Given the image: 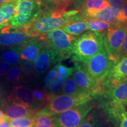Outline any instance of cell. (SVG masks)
Returning <instances> with one entry per match:
<instances>
[{"label": "cell", "mask_w": 127, "mask_h": 127, "mask_svg": "<svg viewBox=\"0 0 127 127\" xmlns=\"http://www.w3.org/2000/svg\"><path fill=\"white\" fill-rule=\"evenodd\" d=\"M82 18L85 17L77 9L63 12L54 8H46L42 9L38 17L23 30L30 38H38Z\"/></svg>", "instance_id": "6da1fadb"}, {"label": "cell", "mask_w": 127, "mask_h": 127, "mask_svg": "<svg viewBox=\"0 0 127 127\" xmlns=\"http://www.w3.org/2000/svg\"><path fill=\"white\" fill-rule=\"evenodd\" d=\"M96 98L108 120L117 115L127 106V78L109 87Z\"/></svg>", "instance_id": "7a4b0ae2"}, {"label": "cell", "mask_w": 127, "mask_h": 127, "mask_svg": "<svg viewBox=\"0 0 127 127\" xmlns=\"http://www.w3.org/2000/svg\"><path fill=\"white\" fill-rule=\"evenodd\" d=\"M104 33L88 31L77 36L73 43L71 57L77 63L85 64L104 48Z\"/></svg>", "instance_id": "3957f363"}, {"label": "cell", "mask_w": 127, "mask_h": 127, "mask_svg": "<svg viewBox=\"0 0 127 127\" xmlns=\"http://www.w3.org/2000/svg\"><path fill=\"white\" fill-rule=\"evenodd\" d=\"M94 98L93 95L87 93L76 95L54 94L48 102L39 109L36 114L52 116L90 102Z\"/></svg>", "instance_id": "277c9868"}, {"label": "cell", "mask_w": 127, "mask_h": 127, "mask_svg": "<svg viewBox=\"0 0 127 127\" xmlns=\"http://www.w3.org/2000/svg\"><path fill=\"white\" fill-rule=\"evenodd\" d=\"M42 2L17 0L9 26L12 29H23L33 22L42 11Z\"/></svg>", "instance_id": "5b68a950"}, {"label": "cell", "mask_w": 127, "mask_h": 127, "mask_svg": "<svg viewBox=\"0 0 127 127\" xmlns=\"http://www.w3.org/2000/svg\"><path fill=\"white\" fill-rule=\"evenodd\" d=\"M76 38L59 28L42 35L38 38L43 42L44 47L58 52L65 60L71 57L72 45Z\"/></svg>", "instance_id": "8992f818"}, {"label": "cell", "mask_w": 127, "mask_h": 127, "mask_svg": "<svg viewBox=\"0 0 127 127\" xmlns=\"http://www.w3.org/2000/svg\"><path fill=\"white\" fill-rule=\"evenodd\" d=\"M95 107L93 101L52 115L54 127H78Z\"/></svg>", "instance_id": "52a82bcc"}, {"label": "cell", "mask_w": 127, "mask_h": 127, "mask_svg": "<svg viewBox=\"0 0 127 127\" xmlns=\"http://www.w3.org/2000/svg\"><path fill=\"white\" fill-rule=\"evenodd\" d=\"M127 31V25H120L109 28L103 35L104 49L114 63L120 59V54Z\"/></svg>", "instance_id": "ba28073f"}, {"label": "cell", "mask_w": 127, "mask_h": 127, "mask_svg": "<svg viewBox=\"0 0 127 127\" xmlns=\"http://www.w3.org/2000/svg\"><path fill=\"white\" fill-rule=\"evenodd\" d=\"M114 64L103 48L87 63L82 64V66L99 84L107 75Z\"/></svg>", "instance_id": "9c48e42d"}, {"label": "cell", "mask_w": 127, "mask_h": 127, "mask_svg": "<svg viewBox=\"0 0 127 127\" xmlns=\"http://www.w3.org/2000/svg\"><path fill=\"white\" fill-rule=\"evenodd\" d=\"M72 78L78 87L84 93L90 94L96 98L99 94V84L78 63L74 64Z\"/></svg>", "instance_id": "30bf717a"}, {"label": "cell", "mask_w": 127, "mask_h": 127, "mask_svg": "<svg viewBox=\"0 0 127 127\" xmlns=\"http://www.w3.org/2000/svg\"><path fill=\"white\" fill-rule=\"evenodd\" d=\"M127 78V57H123L114 63L107 75L99 84V94L109 87Z\"/></svg>", "instance_id": "8fae6325"}, {"label": "cell", "mask_w": 127, "mask_h": 127, "mask_svg": "<svg viewBox=\"0 0 127 127\" xmlns=\"http://www.w3.org/2000/svg\"><path fill=\"white\" fill-rule=\"evenodd\" d=\"M64 60V58L59 53L51 49L43 47L34 61V72L38 74H42Z\"/></svg>", "instance_id": "7c38bea8"}, {"label": "cell", "mask_w": 127, "mask_h": 127, "mask_svg": "<svg viewBox=\"0 0 127 127\" xmlns=\"http://www.w3.org/2000/svg\"><path fill=\"white\" fill-rule=\"evenodd\" d=\"M7 100L8 102L21 104L38 111L41 107L34 99L31 90L23 85H18L13 88L8 95Z\"/></svg>", "instance_id": "4fadbf2b"}, {"label": "cell", "mask_w": 127, "mask_h": 127, "mask_svg": "<svg viewBox=\"0 0 127 127\" xmlns=\"http://www.w3.org/2000/svg\"><path fill=\"white\" fill-rule=\"evenodd\" d=\"M8 26L0 31V45L4 47H18L31 40L23 29H14L11 31Z\"/></svg>", "instance_id": "5bb4252c"}, {"label": "cell", "mask_w": 127, "mask_h": 127, "mask_svg": "<svg viewBox=\"0 0 127 127\" xmlns=\"http://www.w3.org/2000/svg\"><path fill=\"white\" fill-rule=\"evenodd\" d=\"M4 107L5 115L8 121L24 117H33L38 112V110L23 105L8 102L7 104H4Z\"/></svg>", "instance_id": "9a60e30c"}, {"label": "cell", "mask_w": 127, "mask_h": 127, "mask_svg": "<svg viewBox=\"0 0 127 127\" xmlns=\"http://www.w3.org/2000/svg\"><path fill=\"white\" fill-rule=\"evenodd\" d=\"M20 57L21 60H27L34 62L37 58L44 43L38 38H32L27 43L21 45Z\"/></svg>", "instance_id": "2e32d148"}, {"label": "cell", "mask_w": 127, "mask_h": 127, "mask_svg": "<svg viewBox=\"0 0 127 127\" xmlns=\"http://www.w3.org/2000/svg\"><path fill=\"white\" fill-rule=\"evenodd\" d=\"M108 7V2L104 0H86L77 8V10L79 11L87 20L90 16L98 13Z\"/></svg>", "instance_id": "e0dca14e"}, {"label": "cell", "mask_w": 127, "mask_h": 127, "mask_svg": "<svg viewBox=\"0 0 127 127\" xmlns=\"http://www.w3.org/2000/svg\"><path fill=\"white\" fill-rule=\"evenodd\" d=\"M61 29L66 34L77 37L88 30L87 20L85 18L79 19L65 25Z\"/></svg>", "instance_id": "ac0fdd59"}, {"label": "cell", "mask_w": 127, "mask_h": 127, "mask_svg": "<svg viewBox=\"0 0 127 127\" xmlns=\"http://www.w3.org/2000/svg\"><path fill=\"white\" fill-rule=\"evenodd\" d=\"M21 47H14L9 50L4 51L0 53L1 61L5 62L9 65H17L22 61L20 57Z\"/></svg>", "instance_id": "d6986e66"}, {"label": "cell", "mask_w": 127, "mask_h": 127, "mask_svg": "<svg viewBox=\"0 0 127 127\" xmlns=\"http://www.w3.org/2000/svg\"><path fill=\"white\" fill-rule=\"evenodd\" d=\"M15 1L0 6V31L9 26V20L14 12Z\"/></svg>", "instance_id": "ffe728a7"}, {"label": "cell", "mask_w": 127, "mask_h": 127, "mask_svg": "<svg viewBox=\"0 0 127 127\" xmlns=\"http://www.w3.org/2000/svg\"><path fill=\"white\" fill-rule=\"evenodd\" d=\"M89 18H93L95 19V20L102 21L109 24L113 25V26H117V25H122L119 23L115 17H114V15L112 14V12H111L110 8L109 7L106 8L105 9H103L101 11L98 12V13L90 16L88 19Z\"/></svg>", "instance_id": "44dd1931"}, {"label": "cell", "mask_w": 127, "mask_h": 127, "mask_svg": "<svg viewBox=\"0 0 127 127\" xmlns=\"http://www.w3.org/2000/svg\"><path fill=\"white\" fill-rule=\"evenodd\" d=\"M124 0H109V7L117 21L122 25H126L123 14Z\"/></svg>", "instance_id": "7402d4cb"}, {"label": "cell", "mask_w": 127, "mask_h": 127, "mask_svg": "<svg viewBox=\"0 0 127 127\" xmlns=\"http://www.w3.org/2000/svg\"><path fill=\"white\" fill-rule=\"evenodd\" d=\"M61 93L62 94L68 95H76L86 93L81 91L78 87L72 77H69L65 80L63 86L61 88Z\"/></svg>", "instance_id": "603a6c76"}, {"label": "cell", "mask_w": 127, "mask_h": 127, "mask_svg": "<svg viewBox=\"0 0 127 127\" xmlns=\"http://www.w3.org/2000/svg\"><path fill=\"white\" fill-rule=\"evenodd\" d=\"M87 25L88 30L91 31L96 32L99 33H104L108 28L114 27L113 25L105 23L102 21L95 20V19H87Z\"/></svg>", "instance_id": "cb8c5ba5"}, {"label": "cell", "mask_w": 127, "mask_h": 127, "mask_svg": "<svg viewBox=\"0 0 127 127\" xmlns=\"http://www.w3.org/2000/svg\"><path fill=\"white\" fill-rule=\"evenodd\" d=\"M78 127H101V121L98 111L93 109Z\"/></svg>", "instance_id": "d4e9b609"}, {"label": "cell", "mask_w": 127, "mask_h": 127, "mask_svg": "<svg viewBox=\"0 0 127 127\" xmlns=\"http://www.w3.org/2000/svg\"><path fill=\"white\" fill-rule=\"evenodd\" d=\"M53 126L52 116L36 114L34 117L32 127H52Z\"/></svg>", "instance_id": "484cf974"}, {"label": "cell", "mask_w": 127, "mask_h": 127, "mask_svg": "<svg viewBox=\"0 0 127 127\" xmlns=\"http://www.w3.org/2000/svg\"><path fill=\"white\" fill-rule=\"evenodd\" d=\"M23 77V72L20 66H14L7 72V80L9 84H15L20 81Z\"/></svg>", "instance_id": "4316f807"}, {"label": "cell", "mask_w": 127, "mask_h": 127, "mask_svg": "<svg viewBox=\"0 0 127 127\" xmlns=\"http://www.w3.org/2000/svg\"><path fill=\"white\" fill-rule=\"evenodd\" d=\"M32 93L34 99L41 107H44L53 95L37 88L33 90L32 91Z\"/></svg>", "instance_id": "83f0119b"}, {"label": "cell", "mask_w": 127, "mask_h": 127, "mask_svg": "<svg viewBox=\"0 0 127 127\" xmlns=\"http://www.w3.org/2000/svg\"><path fill=\"white\" fill-rule=\"evenodd\" d=\"M108 120L114 127H127V110L124 109L118 115Z\"/></svg>", "instance_id": "f1b7e54d"}, {"label": "cell", "mask_w": 127, "mask_h": 127, "mask_svg": "<svg viewBox=\"0 0 127 127\" xmlns=\"http://www.w3.org/2000/svg\"><path fill=\"white\" fill-rule=\"evenodd\" d=\"M56 70L57 78L66 79L72 75L74 71V67H68L61 63H58L54 66Z\"/></svg>", "instance_id": "f546056e"}, {"label": "cell", "mask_w": 127, "mask_h": 127, "mask_svg": "<svg viewBox=\"0 0 127 127\" xmlns=\"http://www.w3.org/2000/svg\"><path fill=\"white\" fill-rule=\"evenodd\" d=\"M11 127H32L34 117H24L9 121Z\"/></svg>", "instance_id": "4dcf8cb0"}, {"label": "cell", "mask_w": 127, "mask_h": 127, "mask_svg": "<svg viewBox=\"0 0 127 127\" xmlns=\"http://www.w3.org/2000/svg\"><path fill=\"white\" fill-rule=\"evenodd\" d=\"M65 80L66 79H65L57 78L48 88V93L52 95L55 94V93L57 91H58L60 89H61Z\"/></svg>", "instance_id": "1f68e13d"}, {"label": "cell", "mask_w": 127, "mask_h": 127, "mask_svg": "<svg viewBox=\"0 0 127 127\" xmlns=\"http://www.w3.org/2000/svg\"><path fill=\"white\" fill-rule=\"evenodd\" d=\"M20 67L23 74L26 75H30L34 72V62L32 61L22 60L20 64Z\"/></svg>", "instance_id": "d6a6232c"}, {"label": "cell", "mask_w": 127, "mask_h": 127, "mask_svg": "<svg viewBox=\"0 0 127 127\" xmlns=\"http://www.w3.org/2000/svg\"><path fill=\"white\" fill-rule=\"evenodd\" d=\"M57 78V72L55 68L54 67L49 71L47 76H46L45 78V79H44V85H45V88H48L49 86L51 84L52 82H53Z\"/></svg>", "instance_id": "836d02e7"}, {"label": "cell", "mask_w": 127, "mask_h": 127, "mask_svg": "<svg viewBox=\"0 0 127 127\" xmlns=\"http://www.w3.org/2000/svg\"><path fill=\"white\" fill-rule=\"evenodd\" d=\"M72 0H60L58 6L54 8L63 12L66 11V9L70 8L72 4Z\"/></svg>", "instance_id": "e575fe53"}, {"label": "cell", "mask_w": 127, "mask_h": 127, "mask_svg": "<svg viewBox=\"0 0 127 127\" xmlns=\"http://www.w3.org/2000/svg\"><path fill=\"white\" fill-rule=\"evenodd\" d=\"M9 69V65L5 62L0 60V77H3L7 74Z\"/></svg>", "instance_id": "d590c367"}, {"label": "cell", "mask_w": 127, "mask_h": 127, "mask_svg": "<svg viewBox=\"0 0 127 127\" xmlns=\"http://www.w3.org/2000/svg\"><path fill=\"white\" fill-rule=\"evenodd\" d=\"M127 57V31L124 43L120 54V59L123 57Z\"/></svg>", "instance_id": "8d00e7d4"}, {"label": "cell", "mask_w": 127, "mask_h": 127, "mask_svg": "<svg viewBox=\"0 0 127 127\" xmlns=\"http://www.w3.org/2000/svg\"><path fill=\"white\" fill-rule=\"evenodd\" d=\"M86 0H72L71 7V9H77L81 5L83 4Z\"/></svg>", "instance_id": "74e56055"}, {"label": "cell", "mask_w": 127, "mask_h": 127, "mask_svg": "<svg viewBox=\"0 0 127 127\" xmlns=\"http://www.w3.org/2000/svg\"><path fill=\"white\" fill-rule=\"evenodd\" d=\"M123 14L124 18L125 24L127 25V2L124 0L123 7Z\"/></svg>", "instance_id": "f35d334b"}, {"label": "cell", "mask_w": 127, "mask_h": 127, "mask_svg": "<svg viewBox=\"0 0 127 127\" xmlns=\"http://www.w3.org/2000/svg\"><path fill=\"white\" fill-rule=\"evenodd\" d=\"M5 121H8L6 117V115H5V114L2 112V111L0 110V123H2V122Z\"/></svg>", "instance_id": "ab89813d"}, {"label": "cell", "mask_w": 127, "mask_h": 127, "mask_svg": "<svg viewBox=\"0 0 127 127\" xmlns=\"http://www.w3.org/2000/svg\"><path fill=\"white\" fill-rule=\"evenodd\" d=\"M48 2H51V4L54 5V7L53 8H55L58 6V5L59 4L60 0H47Z\"/></svg>", "instance_id": "60d3db41"}, {"label": "cell", "mask_w": 127, "mask_h": 127, "mask_svg": "<svg viewBox=\"0 0 127 127\" xmlns=\"http://www.w3.org/2000/svg\"><path fill=\"white\" fill-rule=\"evenodd\" d=\"M0 127H11L9 121H5L0 123Z\"/></svg>", "instance_id": "b9f144b4"}, {"label": "cell", "mask_w": 127, "mask_h": 127, "mask_svg": "<svg viewBox=\"0 0 127 127\" xmlns=\"http://www.w3.org/2000/svg\"><path fill=\"white\" fill-rule=\"evenodd\" d=\"M15 1H17V0H0V6L7 4V3L15 2Z\"/></svg>", "instance_id": "7bdbcfd3"}, {"label": "cell", "mask_w": 127, "mask_h": 127, "mask_svg": "<svg viewBox=\"0 0 127 127\" xmlns=\"http://www.w3.org/2000/svg\"><path fill=\"white\" fill-rule=\"evenodd\" d=\"M2 96H3L2 88V87H1V85H0V101H1V99H2Z\"/></svg>", "instance_id": "ee69618b"}, {"label": "cell", "mask_w": 127, "mask_h": 127, "mask_svg": "<svg viewBox=\"0 0 127 127\" xmlns=\"http://www.w3.org/2000/svg\"><path fill=\"white\" fill-rule=\"evenodd\" d=\"M28 1H37V2H42V0H28Z\"/></svg>", "instance_id": "f6af8a7d"}, {"label": "cell", "mask_w": 127, "mask_h": 127, "mask_svg": "<svg viewBox=\"0 0 127 127\" xmlns=\"http://www.w3.org/2000/svg\"><path fill=\"white\" fill-rule=\"evenodd\" d=\"M104 1H105V2H108L109 1V0H104Z\"/></svg>", "instance_id": "bcb514c9"}, {"label": "cell", "mask_w": 127, "mask_h": 127, "mask_svg": "<svg viewBox=\"0 0 127 127\" xmlns=\"http://www.w3.org/2000/svg\"><path fill=\"white\" fill-rule=\"evenodd\" d=\"M125 1H127V0H125Z\"/></svg>", "instance_id": "7dc6e473"}, {"label": "cell", "mask_w": 127, "mask_h": 127, "mask_svg": "<svg viewBox=\"0 0 127 127\" xmlns=\"http://www.w3.org/2000/svg\"><path fill=\"white\" fill-rule=\"evenodd\" d=\"M54 127V126H53V127Z\"/></svg>", "instance_id": "c3c4849f"}]
</instances>
